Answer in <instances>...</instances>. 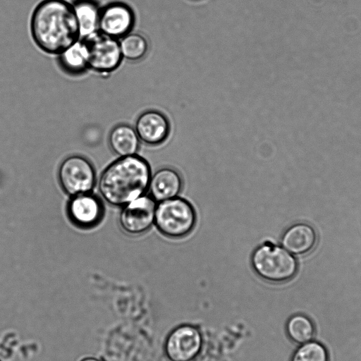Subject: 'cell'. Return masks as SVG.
<instances>
[{
  "label": "cell",
  "instance_id": "1",
  "mask_svg": "<svg viewBox=\"0 0 361 361\" xmlns=\"http://www.w3.org/2000/svg\"><path fill=\"white\" fill-rule=\"evenodd\" d=\"M30 32L44 52L59 55L80 38L72 4L65 0H44L34 9Z\"/></svg>",
  "mask_w": 361,
  "mask_h": 361
},
{
  "label": "cell",
  "instance_id": "2",
  "mask_svg": "<svg viewBox=\"0 0 361 361\" xmlns=\"http://www.w3.org/2000/svg\"><path fill=\"white\" fill-rule=\"evenodd\" d=\"M150 178V167L143 158L136 154L120 157L100 176L99 192L107 203L125 205L144 195Z\"/></svg>",
  "mask_w": 361,
  "mask_h": 361
},
{
  "label": "cell",
  "instance_id": "3",
  "mask_svg": "<svg viewBox=\"0 0 361 361\" xmlns=\"http://www.w3.org/2000/svg\"><path fill=\"white\" fill-rule=\"evenodd\" d=\"M250 263L255 274L270 283L288 281L298 271V263L293 254L271 242L264 243L254 250Z\"/></svg>",
  "mask_w": 361,
  "mask_h": 361
},
{
  "label": "cell",
  "instance_id": "4",
  "mask_svg": "<svg viewBox=\"0 0 361 361\" xmlns=\"http://www.w3.org/2000/svg\"><path fill=\"white\" fill-rule=\"evenodd\" d=\"M196 221L197 214L193 206L183 197H176L157 204L154 224L167 238L185 237L193 230Z\"/></svg>",
  "mask_w": 361,
  "mask_h": 361
},
{
  "label": "cell",
  "instance_id": "5",
  "mask_svg": "<svg viewBox=\"0 0 361 361\" xmlns=\"http://www.w3.org/2000/svg\"><path fill=\"white\" fill-rule=\"evenodd\" d=\"M82 39L87 49L89 70L107 75L120 66L123 59L119 39L99 31Z\"/></svg>",
  "mask_w": 361,
  "mask_h": 361
},
{
  "label": "cell",
  "instance_id": "6",
  "mask_svg": "<svg viewBox=\"0 0 361 361\" xmlns=\"http://www.w3.org/2000/svg\"><path fill=\"white\" fill-rule=\"evenodd\" d=\"M59 180L64 191L75 196L90 192L95 183V172L85 157L73 155L67 157L59 169Z\"/></svg>",
  "mask_w": 361,
  "mask_h": 361
},
{
  "label": "cell",
  "instance_id": "7",
  "mask_svg": "<svg viewBox=\"0 0 361 361\" xmlns=\"http://www.w3.org/2000/svg\"><path fill=\"white\" fill-rule=\"evenodd\" d=\"M119 223L122 229L131 235H140L147 231L154 224L156 201L147 195L123 205Z\"/></svg>",
  "mask_w": 361,
  "mask_h": 361
},
{
  "label": "cell",
  "instance_id": "8",
  "mask_svg": "<svg viewBox=\"0 0 361 361\" xmlns=\"http://www.w3.org/2000/svg\"><path fill=\"white\" fill-rule=\"evenodd\" d=\"M135 21V13L129 5L113 1L101 7L98 31L120 39L131 32Z\"/></svg>",
  "mask_w": 361,
  "mask_h": 361
},
{
  "label": "cell",
  "instance_id": "9",
  "mask_svg": "<svg viewBox=\"0 0 361 361\" xmlns=\"http://www.w3.org/2000/svg\"><path fill=\"white\" fill-rule=\"evenodd\" d=\"M201 345V335L195 328L181 326L168 336L166 353L172 361H190L198 355Z\"/></svg>",
  "mask_w": 361,
  "mask_h": 361
},
{
  "label": "cell",
  "instance_id": "10",
  "mask_svg": "<svg viewBox=\"0 0 361 361\" xmlns=\"http://www.w3.org/2000/svg\"><path fill=\"white\" fill-rule=\"evenodd\" d=\"M140 141L148 145L163 143L170 132L168 118L157 110H147L137 118L134 127Z\"/></svg>",
  "mask_w": 361,
  "mask_h": 361
},
{
  "label": "cell",
  "instance_id": "11",
  "mask_svg": "<svg viewBox=\"0 0 361 361\" xmlns=\"http://www.w3.org/2000/svg\"><path fill=\"white\" fill-rule=\"evenodd\" d=\"M71 220L77 226L89 228L96 225L103 215V206L99 199L88 193L73 196L68 205Z\"/></svg>",
  "mask_w": 361,
  "mask_h": 361
},
{
  "label": "cell",
  "instance_id": "12",
  "mask_svg": "<svg viewBox=\"0 0 361 361\" xmlns=\"http://www.w3.org/2000/svg\"><path fill=\"white\" fill-rule=\"evenodd\" d=\"M183 188L180 174L170 167L161 168L151 176L148 190L156 202L169 200L180 194Z\"/></svg>",
  "mask_w": 361,
  "mask_h": 361
},
{
  "label": "cell",
  "instance_id": "13",
  "mask_svg": "<svg viewBox=\"0 0 361 361\" xmlns=\"http://www.w3.org/2000/svg\"><path fill=\"white\" fill-rule=\"evenodd\" d=\"M314 229L305 223H298L290 226L281 237V245L294 255L305 254L312 249L316 243Z\"/></svg>",
  "mask_w": 361,
  "mask_h": 361
},
{
  "label": "cell",
  "instance_id": "14",
  "mask_svg": "<svg viewBox=\"0 0 361 361\" xmlns=\"http://www.w3.org/2000/svg\"><path fill=\"white\" fill-rule=\"evenodd\" d=\"M140 142L134 127L126 123L114 126L109 135L111 149L120 157L135 154L139 149Z\"/></svg>",
  "mask_w": 361,
  "mask_h": 361
},
{
  "label": "cell",
  "instance_id": "15",
  "mask_svg": "<svg viewBox=\"0 0 361 361\" xmlns=\"http://www.w3.org/2000/svg\"><path fill=\"white\" fill-rule=\"evenodd\" d=\"M58 62L66 73L78 75L89 70L88 54L85 41L80 39L58 55Z\"/></svg>",
  "mask_w": 361,
  "mask_h": 361
},
{
  "label": "cell",
  "instance_id": "16",
  "mask_svg": "<svg viewBox=\"0 0 361 361\" xmlns=\"http://www.w3.org/2000/svg\"><path fill=\"white\" fill-rule=\"evenodd\" d=\"M80 27V38L98 32L101 7L95 0H75L72 4Z\"/></svg>",
  "mask_w": 361,
  "mask_h": 361
},
{
  "label": "cell",
  "instance_id": "17",
  "mask_svg": "<svg viewBox=\"0 0 361 361\" xmlns=\"http://www.w3.org/2000/svg\"><path fill=\"white\" fill-rule=\"evenodd\" d=\"M286 331L293 342L301 345L312 340L315 333V326L308 317L297 314L288 319Z\"/></svg>",
  "mask_w": 361,
  "mask_h": 361
},
{
  "label": "cell",
  "instance_id": "18",
  "mask_svg": "<svg viewBox=\"0 0 361 361\" xmlns=\"http://www.w3.org/2000/svg\"><path fill=\"white\" fill-rule=\"evenodd\" d=\"M123 59L138 61L145 57L148 50L146 38L136 32H129L119 39Z\"/></svg>",
  "mask_w": 361,
  "mask_h": 361
},
{
  "label": "cell",
  "instance_id": "19",
  "mask_svg": "<svg viewBox=\"0 0 361 361\" xmlns=\"http://www.w3.org/2000/svg\"><path fill=\"white\" fill-rule=\"evenodd\" d=\"M290 361H329V355L323 344L312 340L297 348Z\"/></svg>",
  "mask_w": 361,
  "mask_h": 361
},
{
  "label": "cell",
  "instance_id": "20",
  "mask_svg": "<svg viewBox=\"0 0 361 361\" xmlns=\"http://www.w3.org/2000/svg\"><path fill=\"white\" fill-rule=\"evenodd\" d=\"M80 361H101V360H99L97 358H94V357H85Z\"/></svg>",
  "mask_w": 361,
  "mask_h": 361
}]
</instances>
